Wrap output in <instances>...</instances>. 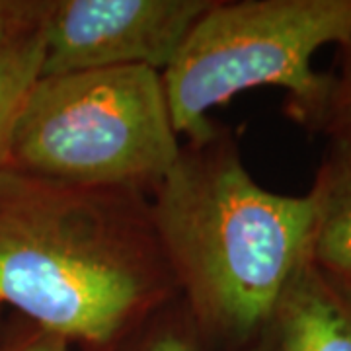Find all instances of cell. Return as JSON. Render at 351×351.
Segmentation results:
<instances>
[{"label":"cell","mask_w":351,"mask_h":351,"mask_svg":"<svg viewBox=\"0 0 351 351\" xmlns=\"http://www.w3.org/2000/svg\"><path fill=\"white\" fill-rule=\"evenodd\" d=\"M176 297L147 193L0 170V306L86 348Z\"/></svg>","instance_id":"1"},{"label":"cell","mask_w":351,"mask_h":351,"mask_svg":"<svg viewBox=\"0 0 351 351\" xmlns=\"http://www.w3.org/2000/svg\"><path fill=\"white\" fill-rule=\"evenodd\" d=\"M178 295L209 351H239L311 256L313 199L262 188L225 125L188 138L151 195Z\"/></svg>","instance_id":"2"},{"label":"cell","mask_w":351,"mask_h":351,"mask_svg":"<svg viewBox=\"0 0 351 351\" xmlns=\"http://www.w3.org/2000/svg\"><path fill=\"white\" fill-rule=\"evenodd\" d=\"M332 43H351V0H215L162 73L178 137L207 135L215 108L262 86L285 90V115L318 133L332 73L313 57Z\"/></svg>","instance_id":"3"},{"label":"cell","mask_w":351,"mask_h":351,"mask_svg":"<svg viewBox=\"0 0 351 351\" xmlns=\"http://www.w3.org/2000/svg\"><path fill=\"white\" fill-rule=\"evenodd\" d=\"M162 73L147 66L39 76L14 127L8 168L151 195L180 154Z\"/></svg>","instance_id":"4"},{"label":"cell","mask_w":351,"mask_h":351,"mask_svg":"<svg viewBox=\"0 0 351 351\" xmlns=\"http://www.w3.org/2000/svg\"><path fill=\"white\" fill-rule=\"evenodd\" d=\"M215 0H53L41 76L147 66L164 73Z\"/></svg>","instance_id":"5"},{"label":"cell","mask_w":351,"mask_h":351,"mask_svg":"<svg viewBox=\"0 0 351 351\" xmlns=\"http://www.w3.org/2000/svg\"><path fill=\"white\" fill-rule=\"evenodd\" d=\"M239 351H351V287L308 256Z\"/></svg>","instance_id":"6"},{"label":"cell","mask_w":351,"mask_h":351,"mask_svg":"<svg viewBox=\"0 0 351 351\" xmlns=\"http://www.w3.org/2000/svg\"><path fill=\"white\" fill-rule=\"evenodd\" d=\"M311 260L351 287V145L330 143L313 188Z\"/></svg>","instance_id":"7"},{"label":"cell","mask_w":351,"mask_h":351,"mask_svg":"<svg viewBox=\"0 0 351 351\" xmlns=\"http://www.w3.org/2000/svg\"><path fill=\"white\" fill-rule=\"evenodd\" d=\"M78 351H209L180 297L143 316L113 338Z\"/></svg>","instance_id":"8"},{"label":"cell","mask_w":351,"mask_h":351,"mask_svg":"<svg viewBox=\"0 0 351 351\" xmlns=\"http://www.w3.org/2000/svg\"><path fill=\"white\" fill-rule=\"evenodd\" d=\"M43 32L0 45V170L8 166L18 115L41 76Z\"/></svg>","instance_id":"9"},{"label":"cell","mask_w":351,"mask_h":351,"mask_svg":"<svg viewBox=\"0 0 351 351\" xmlns=\"http://www.w3.org/2000/svg\"><path fill=\"white\" fill-rule=\"evenodd\" d=\"M330 143L351 145V43L339 47L338 71L332 73V88L320 123Z\"/></svg>","instance_id":"10"},{"label":"cell","mask_w":351,"mask_h":351,"mask_svg":"<svg viewBox=\"0 0 351 351\" xmlns=\"http://www.w3.org/2000/svg\"><path fill=\"white\" fill-rule=\"evenodd\" d=\"M53 0H0V45L45 29Z\"/></svg>","instance_id":"11"},{"label":"cell","mask_w":351,"mask_h":351,"mask_svg":"<svg viewBox=\"0 0 351 351\" xmlns=\"http://www.w3.org/2000/svg\"><path fill=\"white\" fill-rule=\"evenodd\" d=\"M71 343L43 328L18 318L0 334V351H71Z\"/></svg>","instance_id":"12"},{"label":"cell","mask_w":351,"mask_h":351,"mask_svg":"<svg viewBox=\"0 0 351 351\" xmlns=\"http://www.w3.org/2000/svg\"><path fill=\"white\" fill-rule=\"evenodd\" d=\"M0 334H2V332H0Z\"/></svg>","instance_id":"13"}]
</instances>
